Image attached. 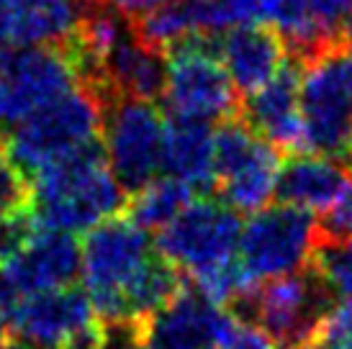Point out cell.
<instances>
[{"label":"cell","mask_w":352,"mask_h":349,"mask_svg":"<svg viewBox=\"0 0 352 349\" xmlns=\"http://www.w3.org/2000/svg\"><path fill=\"white\" fill-rule=\"evenodd\" d=\"M10 349H44V347H29V344H21V341L10 339Z\"/></svg>","instance_id":"obj_35"},{"label":"cell","mask_w":352,"mask_h":349,"mask_svg":"<svg viewBox=\"0 0 352 349\" xmlns=\"http://www.w3.org/2000/svg\"><path fill=\"white\" fill-rule=\"evenodd\" d=\"M155 252L149 232L124 216L93 226L82 242V280L100 324L126 321L124 291Z\"/></svg>","instance_id":"obj_6"},{"label":"cell","mask_w":352,"mask_h":349,"mask_svg":"<svg viewBox=\"0 0 352 349\" xmlns=\"http://www.w3.org/2000/svg\"><path fill=\"white\" fill-rule=\"evenodd\" d=\"M301 349H352V301H337Z\"/></svg>","instance_id":"obj_24"},{"label":"cell","mask_w":352,"mask_h":349,"mask_svg":"<svg viewBox=\"0 0 352 349\" xmlns=\"http://www.w3.org/2000/svg\"><path fill=\"white\" fill-rule=\"evenodd\" d=\"M280 157L242 118L221 121L214 131V193L236 214L263 211L275 198V183L283 165Z\"/></svg>","instance_id":"obj_8"},{"label":"cell","mask_w":352,"mask_h":349,"mask_svg":"<svg viewBox=\"0 0 352 349\" xmlns=\"http://www.w3.org/2000/svg\"><path fill=\"white\" fill-rule=\"evenodd\" d=\"M316 239H329V242L352 239V183L337 198V203L316 218Z\"/></svg>","instance_id":"obj_26"},{"label":"cell","mask_w":352,"mask_h":349,"mask_svg":"<svg viewBox=\"0 0 352 349\" xmlns=\"http://www.w3.org/2000/svg\"><path fill=\"white\" fill-rule=\"evenodd\" d=\"M216 349H275V341L263 329H257L252 324H239L236 321L234 329L226 334L224 341Z\"/></svg>","instance_id":"obj_30"},{"label":"cell","mask_w":352,"mask_h":349,"mask_svg":"<svg viewBox=\"0 0 352 349\" xmlns=\"http://www.w3.org/2000/svg\"><path fill=\"white\" fill-rule=\"evenodd\" d=\"M78 85L62 47H26L0 67V134Z\"/></svg>","instance_id":"obj_11"},{"label":"cell","mask_w":352,"mask_h":349,"mask_svg":"<svg viewBox=\"0 0 352 349\" xmlns=\"http://www.w3.org/2000/svg\"><path fill=\"white\" fill-rule=\"evenodd\" d=\"M236 319L186 285L144 324V349H216Z\"/></svg>","instance_id":"obj_12"},{"label":"cell","mask_w":352,"mask_h":349,"mask_svg":"<svg viewBox=\"0 0 352 349\" xmlns=\"http://www.w3.org/2000/svg\"><path fill=\"white\" fill-rule=\"evenodd\" d=\"M190 278H193V288L221 308H226L234 298H239L242 293L254 285L239 257H232V260L221 262L216 267H208L198 275H190Z\"/></svg>","instance_id":"obj_22"},{"label":"cell","mask_w":352,"mask_h":349,"mask_svg":"<svg viewBox=\"0 0 352 349\" xmlns=\"http://www.w3.org/2000/svg\"><path fill=\"white\" fill-rule=\"evenodd\" d=\"M183 288H186L183 270L155 249L124 291L126 319L147 321L160 308H165Z\"/></svg>","instance_id":"obj_20"},{"label":"cell","mask_w":352,"mask_h":349,"mask_svg":"<svg viewBox=\"0 0 352 349\" xmlns=\"http://www.w3.org/2000/svg\"><path fill=\"white\" fill-rule=\"evenodd\" d=\"M103 3L111 5L113 10H118L124 19L134 23V21L144 19L147 13H152L155 8H160L167 0H103Z\"/></svg>","instance_id":"obj_32"},{"label":"cell","mask_w":352,"mask_h":349,"mask_svg":"<svg viewBox=\"0 0 352 349\" xmlns=\"http://www.w3.org/2000/svg\"><path fill=\"white\" fill-rule=\"evenodd\" d=\"M311 267L322 275V280L332 288L337 298L352 301V239H316Z\"/></svg>","instance_id":"obj_23"},{"label":"cell","mask_w":352,"mask_h":349,"mask_svg":"<svg viewBox=\"0 0 352 349\" xmlns=\"http://www.w3.org/2000/svg\"><path fill=\"white\" fill-rule=\"evenodd\" d=\"M0 349H10V331L3 316H0Z\"/></svg>","instance_id":"obj_34"},{"label":"cell","mask_w":352,"mask_h":349,"mask_svg":"<svg viewBox=\"0 0 352 349\" xmlns=\"http://www.w3.org/2000/svg\"><path fill=\"white\" fill-rule=\"evenodd\" d=\"M39 221L31 214V208L16 211V214L0 216V264L13 260L31 244V239L39 234Z\"/></svg>","instance_id":"obj_25"},{"label":"cell","mask_w":352,"mask_h":349,"mask_svg":"<svg viewBox=\"0 0 352 349\" xmlns=\"http://www.w3.org/2000/svg\"><path fill=\"white\" fill-rule=\"evenodd\" d=\"M340 44H342L347 52H352V8H350V13L344 16L342 26H340Z\"/></svg>","instance_id":"obj_33"},{"label":"cell","mask_w":352,"mask_h":349,"mask_svg":"<svg viewBox=\"0 0 352 349\" xmlns=\"http://www.w3.org/2000/svg\"><path fill=\"white\" fill-rule=\"evenodd\" d=\"M126 203V193L108 170L100 136L41 167L31 180V214L41 229L90 232L121 214Z\"/></svg>","instance_id":"obj_1"},{"label":"cell","mask_w":352,"mask_h":349,"mask_svg":"<svg viewBox=\"0 0 352 349\" xmlns=\"http://www.w3.org/2000/svg\"><path fill=\"white\" fill-rule=\"evenodd\" d=\"M306 8L311 21L334 39H340V26H342L344 16L350 13L352 0H306Z\"/></svg>","instance_id":"obj_29"},{"label":"cell","mask_w":352,"mask_h":349,"mask_svg":"<svg viewBox=\"0 0 352 349\" xmlns=\"http://www.w3.org/2000/svg\"><path fill=\"white\" fill-rule=\"evenodd\" d=\"M242 216L219 198H201L157 234L155 249L190 275L236 257Z\"/></svg>","instance_id":"obj_10"},{"label":"cell","mask_w":352,"mask_h":349,"mask_svg":"<svg viewBox=\"0 0 352 349\" xmlns=\"http://www.w3.org/2000/svg\"><path fill=\"white\" fill-rule=\"evenodd\" d=\"M193 195L196 190L175 177H157L129 198V221H134L144 232L160 234L193 203Z\"/></svg>","instance_id":"obj_21"},{"label":"cell","mask_w":352,"mask_h":349,"mask_svg":"<svg viewBox=\"0 0 352 349\" xmlns=\"http://www.w3.org/2000/svg\"><path fill=\"white\" fill-rule=\"evenodd\" d=\"M352 183V170L322 155H294L288 157L275 183L278 203L306 208V211H327L337 203V198Z\"/></svg>","instance_id":"obj_18"},{"label":"cell","mask_w":352,"mask_h":349,"mask_svg":"<svg viewBox=\"0 0 352 349\" xmlns=\"http://www.w3.org/2000/svg\"><path fill=\"white\" fill-rule=\"evenodd\" d=\"M337 306V295L311 264L285 278L254 282L226 306L239 324L263 329L278 347L301 349Z\"/></svg>","instance_id":"obj_2"},{"label":"cell","mask_w":352,"mask_h":349,"mask_svg":"<svg viewBox=\"0 0 352 349\" xmlns=\"http://www.w3.org/2000/svg\"><path fill=\"white\" fill-rule=\"evenodd\" d=\"M162 170L167 172V177L190 185L198 193H214L216 167L211 124L170 113V118L165 121Z\"/></svg>","instance_id":"obj_17"},{"label":"cell","mask_w":352,"mask_h":349,"mask_svg":"<svg viewBox=\"0 0 352 349\" xmlns=\"http://www.w3.org/2000/svg\"><path fill=\"white\" fill-rule=\"evenodd\" d=\"M96 321L88 293L69 285L26 295L8 316V331L10 339L21 344L59 349L72 334L88 329Z\"/></svg>","instance_id":"obj_14"},{"label":"cell","mask_w":352,"mask_h":349,"mask_svg":"<svg viewBox=\"0 0 352 349\" xmlns=\"http://www.w3.org/2000/svg\"><path fill=\"white\" fill-rule=\"evenodd\" d=\"M16 47V5L13 0H0V67L13 57Z\"/></svg>","instance_id":"obj_31"},{"label":"cell","mask_w":352,"mask_h":349,"mask_svg":"<svg viewBox=\"0 0 352 349\" xmlns=\"http://www.w3.org/2000/svg\"><path fill=\"white\" fill-rule=\"evenodd\" d=\"M100 139L108 170L126 198L157 180L162 170L165 121L152 100L113 95L103 106Z\"/></svg>","instance_id":"obj_7"},{"label":"cell","mask_w":352,"mask_h":349,"mask_svg":"<svg viewBox=\"0 0 352 349\" xmlns=\"http://www.w3.org/2000/svg\"><path fill=\"white\" fill-rule=\"evenodd\" d=\"M298 108L306 152L352 170V52L337 44L303 65Z\"/></svg>","instance_id":"obj_3"},{"label":"cell","mask_w":352,"mask_h":349,"mask_svg":"<svg viewBox=\"0 0 352 349\" xmlns=\"http://www.w3.org/2000/svg\"><path fill=\"white\" fill-rule=\"evenodd\" d=\"M301 72L303 65L288 54L278 75L257 93L247 95L239 108V118L280 155L306 152L301 108H298Z\"/></svg>","instance_id":"obj_13"},{"label":"cell","mask_w":352,"mask_h":349,"mask_svg":"<svg viewBox=\"0 0 352 349\" xmlns=\"http://www.w3.org/2000/svg\"><path fill=\"white\" fill-rule=\"evenodd\" d=\"M144 324L147 321L139 319L100 324L103 326V347L100 349H144Z\"/></svg>","instance_id":"obj_28"},{"label":"cell","mask_w":352,"mask_h":349,"mask_svg":"<svg viewBox=\"0 0 352 349\" xmlns=\"http://www.w3.org/2000/svg\"><path fill=\"white\" fill-rule=\"evenodd\" d=\"M280 349H288V347H280Z\"/></svg>","instance_id":"obj_37"},{"label":"cell","mask_w":352,"mask_h":349,"mask_svg":"<svg viewBox=\"0 0 352 349\" xmlns=\"http://www.w3.org/2000/svg\"><path fill=\"white\" fill-rule=\"evenodd\" d=\"M23 208H31V183L6 157H0V216Z\"/></svg>","instance_id":"obj_27"},{"label":"cell","mask_w":352,"mask_h":349,"mask_svg":"<svg viewBox=\"0 0 352 349\" xmlns=\"http://www.w3.org/2000/svg\"><path fill=\"white\" fill-rule=\"evenodd\" d=\"M6 155V136L0 134V157Z\"/></svg>","instance_id":"obj_36"},{"label":"cell","mask_w":352,"mask_h":349,"mask_svg":"<svg viewBox=\"0 0 352 349\" xmlns=\"http://www.w3.org/2000/svg\"><path fill=\"white\" fill-rule=\"evenodd\" d=\"M16 47H65L78 31L88 0H13Z\"/></svg>","instance_id":"obj_19"},{"label":"cell","mask_w":352,"mask_h":349,"mask_svg":"<svg viewBox=\"0 0 352 349\" xmlns=\"http://www.w3.org/2000/svg\"><path fill=\"white\" fill-rule=\"evenodd\" d=\"M100 128L103 100L88 87L75 85L21 121L6 139V155L26 180H34L41 167L98 139Z\"/></svg>","instance_id":"obj_4"},{"label":"cell","mask_w":352,"mask_h":349,"mask_svg":"<svg viewBox=\"0 0 352 349\" xmlns=\"http://www.w3.org/2000/svg\"><path fill=\"white\" fill-rule=\"evenodd\" d=\"M288 59V47L278 29L267 23L236 26L221 34L219 62L239 95H252L278 75Z\"/></svg>","instance_id":"obj_16"},{"label":"cell","mask_w":352,"mask_h":349,"mask_svg":"<svg viewBox=\"0 0 352 349\" xmlns=\"http://www.w3.org/2000/svg\"><path fill=\"white\" fill-rule=\"evenodd\" d=\"M82 275V244L75 234L39 229L31 244L0 270V278L21 301L34 293L75 285Z\"/></svg>","instance_id":"obj_15"},{"label":"cell","mask_w":352,"mask_h":349,"mask_svg":"<svg viewBox=\"0 0 352 349\" xmlns=\"http://www.w3.org/2000/svg\"><path fill=\"white\" fill-rule=\"evenodd\" d=\"M221 34H190L165 52V98L170 113L198 121H229L239 116V93L219 62Z\"/></svg>","instance_id":"obj_5"},{"label":"cell","mask_w":352,"mask_h":349,"mask_svg":"<svg viewBox=\"0 0 352 349\" xmlns=\"http://www.w3.org/2000/svg\"><path fill=\"white\" fill-rule=\"evenodd\" d=\"M316 247V218L306 208L273 203L242 226L239 260L247 275L273 280L306 270Z\"/></svg>","instance_id":"obj_9"}]
</instances>
